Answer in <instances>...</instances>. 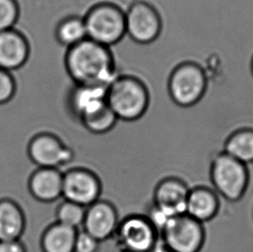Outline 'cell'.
<instances>
[{"mask_svg":"<svg viewBox=\"0 0 253 252\" xmlns=\"http://www.w3.org/2000/svg\"><path fill=\"white\" fill-rule=\"evenodd\" d=\"M64 64L75 85L108 86L117 77L111 48L88 38L67 49Z\"/></svg>","mask_w":253,"mask_h":252,"instance_id":"cell-1","label":"cell"},{"mask_svg":"<svg viewBox=\"0 0 253 252\" xmlns=\"http://www.w3.org/2000/svg\"><path fill=\"white\" fill-rule=\"evenodd\" d=\"M150 92L140 79L117 75L106 90V103L119 120L133 122L141 119L150 106Z\"/></svg>","mask_w":253,"mask_h":252,"instance_id":"cell-2","label":"cell"},{"mask_svg":"<svg viewBox=\"0 0 253 252\" xmlns=\"http://www.w3.org/2000/svg\"><path fill=\"white\" fill-rule=\"evenodd\" d=\"M210 179L212 189L219 196L229 202H238L247 194L250 172L247 165L222 151L212 159Z\"/></svg>","mask_w":253,"mask_h":252,"instance_id":"cell-3","label":"cell"},{"mask_svg":"<svg viewBox=\"0 0 253 252\" xmlns=\"http://www.w3.org/2000/svg\"><path fill=\"white\" fill-rule=\"evenodd\" d=\"M83 18L87 38L99 44L110 48L126 35V12L115 3H96Z\"/></svg>","mask_w":253,"mask_h":252,"instance_id":"cell-4","label":"cell"},{"mask_svg":"<svg viewBox=\"0 0 253 252\" xmlns=\"http://www.w3.org/2000/svg\"><path fill=\"white\" fill-rule=\"evenodd\" d=\"M208 89V77L201 65L183 62L172 70L168 81L169 94L180 107L188 108L202 100Z\"/></svg>","mask_w":253,"mask_h":252,"instance_id":"cell-5","label":"cell"},{"mask_svg":"<svg viewBox=\"0 0 253 252\" xmlns=\"http://www.w3.org/2000/svg\"><path fill=\"white\" fill-rule=\"evenodd\" d=\"M113 239L120 252H150L159 233L146 215L130 214L120 219Z\"/></svg>","mask_w":253,"mask_h":252,"instance_id":"cell-6","label":"cell"},{"mask_svg":"<svg viewBox=\"0 0 253 252\" xmlns=\"http://www.w3.org/2000/svg\"><path fill=\"white\" fill-rule=\"evenodd\" d=\"M159 239L173 252H200L205 244V228L186 213L177 215L166 223Z\"/></svg>","mask_w":253,"mask_h":252,"instance_id":"cell-7","label":"cell"},{"mask_svg":"<svg viewBox=\"0 0 253 252\" xmlns=\"http://www.w3.org/2000/svg\"><path fill=\"white\" fill-rule=\"evenodd\" d=\"M126 35L138 44H150L161 34L163 21L151 3L137 1L126 11Z\"/></svg>","mask_w":253,"mask_h":252,"instance_id":"cell-8","label":"cell"},{"mask_svg":"<svg viewBox=\"0 0 253 252\" xmlns=\"http://www.w3.org/2000/svg\"><path fill=\"white\" fill-rule=\"evenodd\" d=\"M28 156L38 168H60L70 164L75 158L72 149L62 143L52 133L35 135L28 143Z\"/></svg>","mask_w":253,"mask_h":252,"instance_id":"cell-9","label":"cell"},{"mask_svg":"<svg viewBox=\"0 0 253 252\" xmlns=\"http://www.w3.org/2000/svg\"><path fill=\"white\" fill-rule=\"evenodd\" d=\"M102 184L93 171L73 168L63 173L62 197L65 201L87 208L99 201Z\"/></svg>","mask_w":253,"mask_h":252,"instance_id":"cell-10","label":"cell"},{"mask_svg":"<svg viewBox=\"0 0 253 252\" xmlns=\"http://www.w3.org/2000/svg\"><path fill=\"white\" fill-rule=\"evenodd\" d=\"M120 219L115 206L100 200L85 208L83 230L99 242L113 239Z\"/></svg>","mask_w":253,"mask_h":252,"instance_id":"cell-11","label":"cell"},{"mask_svg":"<svg viewBox=\"0 0 253 252\" xmlns=\"http://www.w3.org/2000/svg\"><path fill=\"white\" fill-rule=\"evenodd\" d=\"M190 188L177 177H166L154 189L151 204L169 218L186 213V205Z\"/></svg>","mask_w":253,"mask_h":252,"instance_id":"cell-12","label":"cell"},{"mask_svg":"<svg viewBox=\"0 0 253 252\" xmlns=\"http://www.w3.org/2000/svg\"><path fill=\"white\" fill-rule=\"evenodd\" d=\"M31 55V45L24 33L17 29L0 32V68L17 70L26 64Z\"/></svg>","mask_w":253,"mask_h":252,"instance_id":"cell-13","label":"cell"},{"mask_svg":"<svg viewBox=\"0 0 253 252\" xmlns=\"http://www.w3.org/2000/svg\"><path fill=\"white\" fill-rule=\"evenodd\" d=\"M63 173L58 168H38L31 174L28 188L32 197L42 203H51L62 196Z\"/></svg>","mask_w":253,"mask_h":252,"instance_id":"cell-14","label":"cell"},{"mask_svg":"<svg viewBox=\"0 0 253 252\" xmlns=\"http://www.w3.org/2000/svg\"><path fill=\"white\" fill-rule=\"evenodd\" d=\"M106 90L104 85H75L69 92V109L80 120L106 105Z\"/></svg>","mask_w":253,"mask_h":252,"instance_id":"cell-15","label":"cell"},{"mask_svg":"<svg viewBox=\"0 0 253 252\" xmlns=\"http://www.w3.org/2000/svg\"><path fill=\"white\" fill-rule=\"evenodd\" d=\"M219 208V196L212 188L206 186L190 188L186 205V214L204 224L215 218Z\"/></svg>","mask_w":253,"mask_h":252,"instance_id":"cell-16","label":"cell"},{"mask_svg":"<svg viewBox=\"0 0 253 252\" xmlns=\"http://www.w3.org/2000/svg\"><path fill=\"white\" fill-rule=\"evenodd\" d=\"M26 228L24 211L16 201L4 198L0 200V242L19 240Z\"/></svg>","mask_w":253,"mask_h":252,"instance_id":"cell-17","label":"cell"},{"mask_svg":"<svg viewBox=\"0 0 253 252\" xmlns=\"http://www.w3.org/2000/svg\"><path fill=\"white\" fill-rule=\"evenodd\" d=\"M77 232L78 230L59 222L48 225L42 234V252H74Z\"/></svg>","mask_w":253,"mask_h":252,"instance_id":"cell-18","label":"cell"},{"mask_svg":"<svg viewBox=\"0 0 253 252\" xmlns=\"http://www.w3.org/2000/svg\"><path fill=\"white\" fill-rule=\"evenodd\" d=\"M223 151L246 165L253 164V128L235 129L227 136Z\"/></svg>","mask_w":253,"mask_h":252,"instance_id":"cell-19","label":"cell"},{"mask_svg":"<svg viewBox=\"0 0 253 252\" xmlns=\"http://www.w3.org/2000/svg\"><path fill=\"white\" fill-rule=\"evenodd\" d=\"M55 34L59 43L67 48L78 44L87 38L84 18L78 16L63 18L56 25Z\"/></svg>","mask_w":253,"mask_h":252,"instance_id":"cell-20","label":"cell"},{"mask_svg":"<svg viewBox=\"0 0 253 252\" xmlns=\"http://www.w3.org/2000/svg\"><path fill=\"white\" fill-rule=\"evenodd\" d=\"M118 120L115 114L106 104L99 110L84 117L80 121L90 132L101 135L113 129Z\"/></svg>","mask_w":253,"mask_h":252,"instance_id":"cell-21","label":"cell"},{"mask_svg":"<svg viewBox=\"0 0 253 252\" xmlns=\"http://www.w3.org/2000/svg\"><path fill=\"white\" fill-rule=\"evenodd\" d=\"M85 208L83 206L64 200L56 208V222L78 230L80 226H83Z\"/></svg>","mask_w":253,"mask_h":252,"instance_id":"cell-22","label":"cell"},{"mask_svg":"<svg viewBox=\"0 0 253 252\" xmlns=\"http://www.w3.org/2000/svg\"><path fill=\"white\" fill-rule=\"evenodd\" d=\"M20 16L17 0H0V32L15 28Z\"/></svg>","mask_w":253,"mask_h":252,"instance_id":"cell-23","label":"cell"},{"mask_svg":"<svg viewBox=\"0 0 253 252\" xmlns=\"http://www.w3.org/2000/svg\"><path fill=\"white\" fill-rule=\"evenodd\" d=\"M17 92V82L11 72L0 68V105L10 102Z\"/></svg>","mask_w":253,"mask_h":252,"instance_id":"cell-24","label":"cell"},{"mask_svg":"<svg viewBox=\"0 0 253 252\" xmlns=\"http://www.w3.org/2000/svg\"><path fill=\"white\" fill-rule=\"evenodd\" d=\"M100 242L84 230L78 231L74 252H98Z\"/></svg>","mask_w":253,"mask_h":252,"instance_id":"cell-25","label":"cell"},{"mask_svg":"<svg viewBox=\"0 0 253 252\" xmlns=\"http://www.w3.org/2000/svg\"><path fill=\"white\" fill-rule=\"evenodd\" d=\"M0 252H27V250L19 239L0 242Z\"/></svg>","mask_w":253,"mask_h":252,"instance_id":"cell-26","label":"cell"},{"mask_svg":"<svg viewBox=\"0 0 253 252\" xmlns=\"http://www.w3.org/2000/svg\"><path fill=\"white\" fill-rule=\"evenodd\" d=\"M150 252H173L170 250L168 249L166 246L163 244V243L160 241V239H159V241H158V244L156 245L154 248L151 250Z\"/></svg>","mask_w":253,"mask_h":252,"instance_id":"cell-27","label":"cell"},{"mask_svg":"<svg viewBox=\"0 0 253 252\" xmlns=\"http://www.w3.org/2000/svg\"><path fill=\"white\" fill-rule=\"evenodd\" d=\"M251 71H252V75L253 76V56L252 58V62H251Z\"/></svg>","mask_w":253,"mask_h":252,"instance_id":"cell-28","label":"cell"}]
</instances>
